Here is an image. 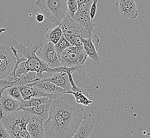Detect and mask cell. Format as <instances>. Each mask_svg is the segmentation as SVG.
Listing matches in <instances>:
<instances>
[{"instance_id": "6da1fadb", "label": "cell", "mask_w": 150, "mask_h": 138, "mask_svg": "<svg viewBox=\"0 0 150 138\" xmlns=\"http://www.w3.org/2000/svg\"><path fill=\"white\" fill-rule=\"evenodd\" d=\"M87 118L82 105L74 95L65 93L51 101L49 117L44 122L46 138H71Z\"/></svg>"}, {"instance_id": "7a4b0ae2", "label": "cell", "mask_w": 150, "mask_h": 138, "mask_svg": "<svg viewBox=\"0 0 150 138\" xmlns=\"http://www.w3.org/2000/svg\"><path fill=\"white\" fill-rule=\"evenodd\" d=\"M44 43L43 41L40 40L33 44L29 41L26 43H19L16 39H13L11 45L17 49L18 52L22 55L23 57L26 58L27 60L21 62L16 70V76L18 77L26 75L29 72L36 73L38 81L41 80L43 78L44 72L57 73L64 72V67L61 66L56 68H51L48 65L38 58L36 54L38 49Z\"/></svg>"}, {"instance_id": "3957f363", "label": "cell", "mask_w": 150, "mask_h": 138, "mask_svg": "<svg viewBox=\"0 0 150 138\" xmlns=\"http://www.w3.org/2000/svg\"><path fill=\"white\" fill-rule=\"evenodd\" d=\"M0 120L12 138H30L27 130V124L34 120L40 121L35 115L21 109L11 114L4 116Z\"/></svg>"}, {"instance_id": "277c9868", "label": "cell", "mask_w": 150, "mask_h": 138, "mask_svg": "<svg viewBox=\"0 0 150 138\" xmlns=\"http://www.w3.org/2000/svg\"><path fill=\"white\" fill-rule=\"evenodd\" d=\"M67 0H37L36 5L47 19L58 26L66 16Z\"/></svg>"}, {"instance_id": "5b68a950", "label": "cell", "mask_w": 150, "mask_h": 138, "mask_svg": "<svg viewBox=\"0 0 150 138\" xmlns=\"http://www.w3.org/2000/svg\"><path fill=\"white\" fill-rule=\"evenodd\" d=\"M87 56L83 46H70L60 56L61 66L72 67L79 65H85Z\"/></svg>"}, {"instance_id": "8992f818", "label": "cell", "mask_w": 150, "mask_h": 138, "mask_svg": "<svg viewBox=\"0 0 150 138\" xmlns=\"http://www.w3.org/2000/svg\"><path fill=\"white\" fill-rule=\"evenodd\" d=\"M17 61L11 49L0 44V79L10 80Z\"/></svg>"}, {"instance_id": "52a82bcc", "label": "cell", "mask_w": 150, "mask_h": 138, "mask_svg": "<svg viewBox=\"0 0 150 138\" xmlns=\"http://www.w3.org/2000/svg\"><path fill=\"white\" fill-rule=\"evenodd\" d=\"M36 54L51 68L61 66L60 58L55 49V44L52 42H44L36 51Z\"/></svg>"}, {"instance_id": "ba28073f", "label": "cell", "mask_w": 150, "mask_h": 138, "mask_svg": "<svg viewBox=\"0 0 150 138\" xmlns=\"http://www.w3.org/2000/svg\"><path fill=\"white\" fill-rule=\"evenodd\" d=\"M20 106V101L12 98L5 90L0 98V119L19 111Z\"/></svg>"}, {"instance_id": "9c48e42d", "label": "cell", "mask_w": 150, "mask_h": 138, "mask_svg": "<svg viewBox=\"0 0 150 138\" xmlns=\"http://www.w3.org/2000/svg\"><path fill=\"white\" fill-rule=\"evenodd\" d=\"M115 6L122 19H135L139 15L135 0H115Z\"/></svg>"}, {"instance_id": "30bf717a", "label": "cell", "mask_w": 150, "mask_h": 138, "mask_svg": "<svg viewBox=\"0 0 150 138\" xmlns=\"http://www.w3.org/2000/svg\"><path fill=\"white\" fill-rule=\"evenodd\" d=\"M64 36L69 35H79L84 38V28L67 12L66 16L59 25Z\"/></svg>"}, {"instance_id": "8fae6325", "label": "cell", "mask_w": 150, "mask_h": 138, "mask_svg": "<svg viewBox=\"0 0 150 138\" xmlns=\"http://www.w3.org/2000/svg\"><path fill=\"white\" fill-rule=\"evenodd\" d=\"M49 76L41 80L47 81L64 88L66 92H73L74 89L70 82L68 75L66 72L47 73Z\"/></svg>"}, {"instance_id": "7c38bea8", "label": "cell", "mask_w": 150, "mask_h": 138, "mask_svg": "<svg viewBox=\"0 0 150 138\" xmlns=\"http://www.w3.org/2000/svg\"><path fill=\"white\" fill-rule=\"evenodd\" d=\"M30 84L35 87L40 91L49 94H64L66 92L64 88L47 81H39Z\"/></svg>"}, {"instance_id": "4fadbf2b", "label": "cell", "mask_w": 150, "mask_h": 138, "mask_svg": "<svg viewBox=\"0 0 150 138\" xmlns=\"http://www.w3.org/2000/svg\"><path fill=\"white\" fill-rule=\"evenodd\" d=\"M83 43L84 50L87 56L91 59L92 63L94 65H98L101 63L102 58L98 52V47L93 43L91 38H83Z\"/></svg>"}, {"instance_id": "5bb4252c", "label": "cell", "mask_w": 150, "mask_h": 138, "mask_svg": "<svg viewBox=\"0 0 150 138\" xmlns=\"http://www.w3.org/2000/svg\"><path fill=\"white\" fill-rule=\"evenodd\" d=\"M51 104V101L47 103L43 104L38 106L30 107L28 108H23L21 109L35 115L40 120L44 122L49 117L50 107Z\"/></svg>"}, {"instance_id": "9a60e30c", "label": "cell", "mask_w": 150, "mask_h": 138, "mask_svg": "<svg viewBox=\"0 0 150 138\" xmlns=\"http://www.w3.org/2000/svg\"><path fill=\"white\" fill-rule=\"evenodd\" d=\"M27 130L30 138H45L43 122L36 120L30 121L27 125Z\"/></svg>"}, {"instance_id": "2e32d148", "label": "cell", "mask_w": 150, "mask_h": 138, "mask_svg": "<svg viewBox=\"0 0 150 138\" xmlns=\"http://www.w3.org/2000/svg\"><path fill=\"white\" fill-rule=\"evenodd\" d=\"M94 126V122L93 121H86L85 120H83L72 138H89L92 134Z\"/></svg>"}, {"instance_id": "e0dca14e", "label": "cell", "mask_w": 150, "mask_h": 138, "mask_svg": "<svg viewBox=\"0 0 150 138\" xmlns=\"http://www.w3.org/2000/svg\"><path fill=\"white\" fill-rule=\"evenodd\" d=\"M66 93H70L74 95L75 100L82 105L88 106L93 103V98L89 93L85 89H79L76 92H66Z\"/></svg>"}, {"instance_id": "ac0fdd59", "label": "cell", "mask_w": 150, "mask_h": 138, "mask_svg": "<svg viewBox=\"0 0 150 138\" xmlns=\"http://www.w3.org/2000/svg\"><path fill=\"white\" fill-rule=\"evenodd\" d=\"M50 101L51 100L47 97H32L29 100H24L23 99L20 101L21 106L20 109L23 108H28L30 107L38 106L42 104L47 103Z\"/></svg>"}, {"instance_id": "d6986e66", "label": "cell", "mask_w": 150, "mask_h": 138, "mask_svg": "<svg viewBox=\"0 0 150 138\" xmlns=\"http://www.w3.org/2000/svg\"><path fill=\"white\" fill-rule=\"evenodd\" d=\"M63 34V32L60 27L56 26L55 28L50 29L48 32H46L45 37L47 42H52L54 44L57 43L60 40L61 36Z\"/></svg>"}, {"instance_id": "ffe728a7", "label": "cell", "mask_w": 150, "mask_h": 138, "mask_svg": "<svg viewBox=\"0 0 150 138\" xmlns=\"http://www.w3.org/2000/svg\"><path fill=\"white\" fill-rule=\"evenodd\" d=\"M20 92L21 93L22 97L24 100H29L32 97H34V87L30 84H25L19 87Z\"/></svg>"}, {"instance_id": "44dd1931", "label": "cell", "mask_w": 150, "mask_h": 138, "mask_svg": "<svg viewBox=\"0 0 150 138\" xmlns=\"http://www.w3.org/2000/svg\"><path fill=\"white\" fill-rule=\"evenodd\" d=\"M71 46H72V45L67 39L64 34H62L60 40L58 41L57 43L55 44V49L59 58L60 55L63 53L64 51H65L67 48Z\"/></svg>"}, {"instance_id": "7402d4cb", "label": "cell", "mask_w": 150, "mask_h": 138, "mask_svg": "<svg viewBox=\"0 0 150 138\" xmlns=\"http://www.w3.org/2000/svg\"><path fill=\"white\" fill-rule=\"evenodd\" d=\"M16 79L13 80L0 79V98H1L3 92L6 89L10 88V87H12L16 86L18 87V84Z\"/></svg>"}, {"instance_id": "603a6c76", "label": "cell", "mask_w": 150, "mask_h": 138, "mask_svg": "<svg viewBox=\"0 0 150 138\" xmlns=\"http://www.w3.org/2000/svg\"><path fill=\"white\" fill-rule=\"evenodd\" d=\"M6 92L12 98H14L17 101H21L23 99L21 93L20 89L18 87H12L6 89Z\"/></svg>"}, {"instance_id": "cb8c5ba5", "label": "cell", "mask_w": 150, "mask_h": 138, "mask_svg": "<svg viewBox=\"0 0 150 138\" xmlns=\"http://www.w3.org/2000/svg\"><path fill=\"white\" fill-rule=\"evenodd\" d=\"M67 11L71 17L72 18L78 10L77 0H67Z\"/></svg>"}, {"instance_id": "d4e9b609", "label": "cell", "mask_w": 150, "mask_h": 138, "mask_svg": "<svg viewBox=\"0 0 150 138\" xmlns=\"http://www.w3.org/2000/svg\"><path fill=\"white\" fill-rule=\"evenodd\" d=\"M64 37L69 42L72 46H83V38L79 35H69V36H66Z\"/></svg>"}, {"instance_id": "484cf974", "label": "cell", "mask_w": 150, "mask_h": 138, "mask_svg": "<svg viewBox=\"0 0 150 138\" xmlns=\"http://www.w3.org/2000/svg\"><path fill=\"white\" fill-rule=\"evenodd\" d=\"M11 138L8 131L3 125L2 121L0 120V138Z\"/></svg>"}, {"instance_id": "4316f807", "label": "cell", "mask_w": 150, "mask_h": 138, "mask_svg": "<svg viewBox=\"0 0 150 138\" xmlns=\"http://www.w3.org/2000/svg\"><path fill=\"white\" fill-rule=\"evenodd\" d=\"M97 4H98V0H93L92 4L90 9V17L91 19L93 20L95 16V14L96 12L97 9Z\"/></svg>"}, {"instance_id": "83f0119b", "label": "cell", "mask_w": 150, "mask_h": 138, "mask_svg": "<svg viewBox=\"0 0 150 138\" xmlns=\"http://www.w3.org/2000/svg\"><path fill=\"white\" fill-rule=\"evenodd\" d=\"M36 20L39 23H42L44 20V15L40 13H38L36 15Z\"/></svg>"}, {"instance_id": "f1b7e54d", "label": "cell", "mask_w": 150, "mask_h": 138, "mask_svg": "<svg viewBox=\"0 0 150 138\" xmlns=\"http://www.w3.org/2000/svg\"><path fill=\"white\" fill-rule=\"evenodd\" d=\"M91 1V0H77L78 5H79V4H80L81 3L85 2H86V1Z\"/></svg>"}]
</instances>
